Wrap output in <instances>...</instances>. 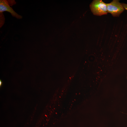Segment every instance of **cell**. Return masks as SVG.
I'll list each match as a JSON object with an SVG mask.
<instances>
[{
  "label": "cell",
  "instance_id": "5",
  "mask_svg": "<svg viewBox=\"0 0 127 127\" xmlns=\"http://www.w3.org/2000/svg\"></svg>",
  "mask_w": 127,
  "mask_h": 127
},
{
  "label": "cell",
  "instance_id": "1",
  "mask_svg": "<svg viewBox=\"0 0 127 127\" xmlns=\"http://www.w3.org/2000/svg\"><path fill=\"white\" fill-rule=\"evenodd\" d=\"M90 8L93 14L97 16L106 14L107 13L106 3L101 0H94L90 5Z\"/></svg>",
  "mask_w": 127,
  "mask_h": 127
},
{
  "label": "cell",
  "instance_id": "4",
  "mask_svg": "<svg viewBox=\"0 0 127 127\" xmlns=\"http://www.w3.org/2000/svg\"><path fill=\"white\" fill-rule=\"evenodd\" d=\"M122 4L124 8L127 10V4L122 3Z\"/></svg>",
  "mask_w": 127,
  "mask_h": 127
},
{
  "label": "cell",
  "instance_id": "2",
  "mask_svg": "<svg viewBox=\"0 0 127 127\" xmlns=\"http://www.w3.org/2000/svg\"><path fill=\"white\" fill-rule=\"evenodd\" d=\"M106 4L107 12L114 16H119L124 10L122 4L118 0H114L110 3Z\"/></svg>",
  "mask_w": 127,
  "mask_h": 127
},
{
  "label": "cell",
  "instance_id": "3",
  "mask_svg": "<svg viewBox=\"0 0 127 127\" xmlns=\"http://www.w3.org/2000/svg\"><path fill=\"white\" fill-rule=\"evenodd\" d=\"M4 11L10 12L12 16L18 19L22 18V16L19 15L10 6L8 2L5 0H0V12L2 13Z\"/></svg>",
  "mask_w": 127,
  "mask_h": 127
}]
</instances>
